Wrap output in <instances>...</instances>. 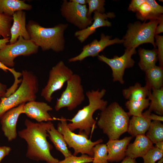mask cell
I'll use <instances>...</instances> for the list:
<instances>
[{"label":"cell","mask_w":163,"mask_h":163,"mask_svg":"<svg viewBox=\"0 0 163 163\" xmlns=\"http://www.w3.org/2000/svg\"><path fill=\"white\" fill-rule=\"evenodd\" d=\"M151 122L148 116V110L142 113L141 116H132L129 121L127 132L133 137L138 135H145Z\"/></svg>","instance_id":"ffe728a7"},{"label":"cell","mask_w":163,"mask_h":163,"mask_svg":"<svg viewBox=\"0 0 163 163\" xmlns=\"http://www.w3.org/2000/svg\"><path fill=\"white\" fill-rule=\"evenodd\" d=\"M145 2L149 5L157 15L159 16L163 13V7L158 4L155 0H146Z\"/></svg>","instance_id":"8d00e7d4"},{"label":"cell","mask_w":163,"mask_h":163,"mask_svg":"<svg viewBox=\"0 0 163 163\" xmlns=\"http://www.w3.org/2000/svg\"><path fill=\"white\" fill-rule=\"evenodd\" d=\"M13 21L12 16L0 13V35L3 38L10 36V30Z\"/></svg>","instance_id":"4dcf8cb0"},{"label":"cell","mask_w":163,"mask_h":163,"mask_svg":"<svg viewBox=\"0 0 163 163\" xmlns=\"http://www.w3.org/2000/svg\"><path fill=\"white\" fill-rule=\"evenodd\" d=\"M106 91L104 89L101 91L98 89L86 92L88 104L78 110L69 120L71 123H68V126L71 131L73 132L78 129V134L88 138L90 134L96 127V121L93 117L94 113L97 110H103L107 106V101L102 99Z\"/></svg>","instance_id":"7a4b0ae2"},{"label":"cell","mask_w":163,"mask_h":163,"mask_svg":"<svg viewBox=\"0 0 163 163\" xmlns=\"http://www.w3.org/2000/svg\"><path fill=\"white\" fill-rule=\"evenodd\" d=\"M60 11L62 16L67 21L77 27L80 30L90 26L93 18L87 16L88 8L86 5H81L71 0H63Z\"/></svg>","instance_id":"8fae6325"},{"label":"cell","mask_w":163,"mask_h":163,"mask_svg":"<svg viewBox=\"0 0 163 163\" xmlns=\"http://www.w3.org/2000/svg\"><path fill=\"white\" fill-rule=\"evenodd\" d=\"M153 144L163 141V125L161 122H151L145 135Z\"/></svg>","instance_id":"83f0119b"},{"label":"cell","mask_w":163,"mask_h":163,"mask_svg":"<svg viewBox=\"0 0 163 163\" xmlns=\"http://www.w3.org/2000/svg\"><path fill=\"white\" fill-rule=\"evenodd\" d=\"M93 160L92 157L86 154H82L79 156L72 155L62 161H59L58 163H88L92 162Z\"/></svg>","instance_id":"836d02e7"},{"label":"cell","mask_w":163,"mask_h":163,"mask_svg":"<svg viewBox=\"0 0 163 163\" xmlns=\"http://www.w3.org/2000/svg\"><path fill=\"white\" fill-rule=\"evenodd\" d=\"M7 89V85L0 82V98L4 97Z\"/></svg>","instance_id":"b9f144b4"},{"label":"cell","mask_w":163,"mask_h":163,"mask_svg":"<svg viewBox=\"0 0 163 163\" xmlns=\"http://www.w3.org/2000/svg\"><path fill=\"white\" fill-rule=\"evenodd\" d=\"M81 82L80 75L73 74L67 82L65 89L56 101L55 106L56 111H58L64 107L72 111L82 103L85 97Z\"/></svg>","instance_id":"ba28073f"},{"label":"cell","mask_w":163,"mask_h":163,"mask_svg":"<svg viewBox=\"0 0 163 163\" xmlns=\"http://www.w3.org/2000/svg\"><path fill=\"white\" fill-rule=\"evenodd\" d=\"M93 152L92 163H108L106 144L99 143L96 145L93 148Z\"/></svg>","instance_id":"f1b7e54d"},{"label":"cell","mask_w":163,"mask_h":163,"mask_svg":"<svg viewBox=\"0 0 163 163\" xmlns=\"http://www.w3.org/2000/svg\"><path fill=\"white\" fill-rule=\"evenodd\" d=\"M159 20H151L147 23H142L137 21L130 24L123 39L124 47L127 48H136L142 44L149 43L155 48V31L158 24Z\"/></svg>","instance_id":"8992f818"},{"label":"cell","mask_w":163,"mask_h":163,"mask_svg":"<svg viewBox=\"0 0 163 163\" xmlns=\"http://www.w3.org/2000/svg\"><path fill=\"white\" fill-rule=\"evenodd\" d=\"M86 3L88 4V8L87 16L91 17L92 13L96 11L101 13L105 11L104 6L105 1L104 0H86Z\"/></svg>","instance_id":"d6a6232c"},{"label":"cell","mask_w":163,"mask_h":163,"mask_svg":"<svg viewBox=\"0 0 163 163\" xmlns=\"http://www.w3.org/2000/svg\"><path fill=\"white\" fill-rule=\"evenodd\" d=\"M47 131L49 135V137L56 149L60 152L65 158L72 155L68 148L63 136L55 128L53 123Z\"/></svg>","instance_id":"603a6c76"},{"label":"cell","mask_w":163,"mask_h":163,"mask_svg":"<svg viewBox=\"0 0 163 163\" xmlns=\"http://www.w3.org/2000/svg\"><path fill=\"white\" fill-rule=\"evenodd\" d=\"M145 85L150 90L159 89L163 86V67L156 65L145 71Z\"/></svg>","instance_id":"44dd1931"},{"label":"cell","mask_w":163,"mask_h":163,"mask_svg":"<svg viewBox=\"0 0 163 163\" xmlns=\"http://www.w3.org/2000/svg\"><path fill=\"white\" fill-rule=\"evenodd\" d=\"M148 116L149 118L151 120H157L160 121H163V116L158 115L155 114L151 113L148 110Z\"/></svg>","instance_id":"60d3db41"},{"label":"cell","mask_w":163,"mask_h":163,"mask_svg":"<svg viewBox=\"0 0 163 163\" xmlns=\"http://www.w3.org/2000/svg\"><path fill=\"white\" fill-rule=\"evenodd\" d=\"M133 138L131 136L120 140L109 139L106 144L108 162H118L123 159L127 146Z\"/></svg>","instance_id":"e0dca14e"},{"label":"cell","mask_w":163,"mask_h":163,"mask_svg":"<svg viewBox=\"0 0 163 163\" xmlns=\"http://www.w3.org/2000/svg\"><path fill=\"white\" fill-rule=\"evenodd\" d=\"M11 150V149L9 147L0 146V163L4 158L9 154Z\"/></svg>","instance_id":"f35d334b"},{"label":"cell","mask_w":163,"mask_h":163,"mask_svg":"<svg viewBox=\"0 0 163 163\" xmlns=\"http://www.w3.org/2000/svg\"><path fill=\"white\" fill-rule=\"evenodd\" d=\"M94 13L92 18L94 22L85 29L77 31L75 33V36L82 43L94 33L97 28L102 27L111 26V23L107 19L113 18L115 17L113 12L101 13L95 11Z\"/></svg>","instance_id":"9a60e30c"},{"label":"cell","mask_w":163,"mask_h":163,"mask_svg":"<svg viewBox=\"0 0 163 163\" xmlns=\"http://www.w3.org/2000/svg\"><path fill=\"white\" fill-rule=\"evenodd\" d=\"M60 122L57 126V130L64 137L68 147L72 148L74 152L73 155L76 156L79 153L86 154L93 157V149L96 145L103 142L102 139L92 142L85 136L76 134L71 131L68 126L66 119L62 116L59 119Z\"/></svg>","instance_id":"52a82bcc"},{"label":"cell","mask_w":163,"mask_h":163,"mask_svg":"<svg viewBox=\"0 0 163 163\" xmlns=\"http://www.w3.org/2000/svg\"><path fill=\"white\" fill-rule=\"evenodd\" d=\"M52 110V108L47 103L34 101L25 103L24 113L38 123L51 121L53 119L49 112Z\"/></svg>","instance_id":"2e32d148"},{"label":"cell","mask_w":163,"mask_h":163,"mask_svg":"<svg viewBox=\"0 0 163 163\" xmlns=\"http://www.w3.org/2000/svg\"><path fill=\"white\" fill-rule=\"evenodd\" d=\"M111 38L110 36L102 33L99 41L95 39L90 43L84 46L81 53L77 56L69 59V62H81L88 57H93L97 56L99 53L106 47L116 43H123L124 42L123 39L120 40L116 38L111 39Z\"/></svg>","instance_id":"4fadbf2b"},{"label":"cell","mask_w":163,"mask_h":163,"mask_svg":"<svg viewBox=\"0 0 163 163\" xmlns=\"http://www.w3.org/2000/svg\"><path fill=\"white\" fill-rule=\"evenodd\" d=\"M145 2V0H132L129 4L128 10L133 12H137L140 6Z\"/></svg>","instance_id":"74e56055"},{"label":"cell","mask_w":163,"mask_h":163,"mask_svg":"<svg viewBox=\"0 0 163 163\" xmlns=\"http://www.w3.org/2000/svg\"><path fill=\"white\" fill-rule=\"evenodd\" d=\"M155 144L156 147L163 152V141L158 142Z\"/></svg>","instance_id":"f6af8a7d"},{"label":"cell","mask_w":163,"mask_h":163,"mask_svg":"<svg viewBox=\"0 0 163 163\" xmlns=\"http://www.w3.org/2000/svg\"><path fill=\"white\" fill-rule=\"evenodd\" d=\"M163 152L153 146L142 157L144 163H155L163 158Z\"/></svg>","instance_id":"1f68e13d"},{"label":"cell","mask_w":163,"mask_h":163,"mask_svg":"<svg viewBox=\"0 0 163 163\" xmlns=\"http://www.w3.org/2000/svg\"><path fill=\"white\" fill-rule=\"evenodd\" d=\"M136 49H126L122 56H115L112 59L108 58L102 55L97 56L99 60L106 63L111 68L113 82L118 81L122 84H124L123 76L125 69L133 67L135 63L132 56L136 53Z\"/></svg>","instance_id":"7c38bea8"},{"label":"cell","mask_w":163,"mask_h":163,"mask_svg":"<svg viewBox=\"0 0 163 163\" xmlns=\"http://www.w3.org/2000/svg\"><path fill=\"white\" fill-rule=\"evenodd\" d=\"M121 163H137L135 159H132L127 156L123 159V160Z\"/></svg>","instance_id":"ee69618b"},{"label":"cell","mask_w":163,"mask_h":163,"mask_svg":"<svg viewBox=\"0 0 163 163\" xmlns=\"http://www.w3.org/2000/svg\"><path fill=\"white\" fill-rule=\"evenodd\" d=\"M137 12V18L142 21H145L148 19H158L161 16L157 15L146 2L140 6Z\"/></svg>","instance_id":"f546056e"},{"label":"cell","mask_w":163,"mask_h":163,"mask_svg":"<svg viewBox=\"0 0 163 163\" xmlns=\"http://www.w3.org/2000/svg\"><path fill=\"white\" fill-rule=\"evenodd\" d=\"M0 69H2L5 72L9 71L14 76V82L11 88L13 90H16L18 87V84L21 83L22 79H19V78L22 76L21 72L16 71L14 68H8L0 62Z\"/></svg>","instance_id":"e575fe53"},{"label":"cell","mask_w":163,"mask_h":163,"mask_svg":"<svg viewBox=\"0 0 163 163\" xmlns=\"http://www.w3.org/2000/svg\"><path fill=\"white\" fill-rule=\"evenodd\" d=\"M72 1L77 4L85 5L86 4V0H71Z\"/></svg>","instance_id":"bcb514c9"},{"label":"cell","mask_w":163,"mask_h":163,"mask_svg":"<svg viewBox=\"0 0 163 163\" xmlns=\"http://www.w3.org/2000/svg\"><path fill=\"white\" fill-rule=\"evenodd\" d=\"M130 117L118 103L114 102L101 111L97 124L109 139H119L127 132Z\"/></svg>","instance_id":"277c9868"},{"label":"cell","mask_w":163,"mask_h":163,"mask_svg":"<svg viewBox=\"0 0 163 163\" xmlns=\"http://www.w3.org/2000/svg\"><path fill=\"white\" fill-rule=\"evenodd\" d=\"M140 60L138 65L140 69L145 72L155 66L158 60L157 50H152L139 48L138 50Z\"/></svg>","instance_id":"d4e9b609"},{"label":"cell","mask_w":163,"mask_h":163,"mask_svg":"<svg viewBox=\"0 0 163 163\" xmlns=\"http://www.w3.org/2000/svg\"><path fill=\"white\" fill-rule=\"evenodd\" d=\"M151 91L145 85L142 86L140 84L136 82L134 85L123 89L122 94L128 101H136L146 98Z\"/></svg>","instance_id":"cb8c5ba5"},{"label":"cell","mask_w":163,"mask_h":163,"mask_svg":"<svg viewBox=\"0 0 163 163\" xmlns=\"http://www.w3.org/2000/svg\"><path fill=\"white\" fill-rule=\"evenodd\" d=\"M31 5L20 0H0V13L12 16L14 13L19 11L30 10Z\"/></svg>","instance_id":"7402d4cb"},{"label":"cell","mask_w":163,"mask_h":163,"mask_svg":"<svg viewBox=\"0 0 163 163\" xmlns=\"http://www.w3.org/2000/svg\"><path fill=\"white\" fill-rule=\"evenodd\" d=\"M155 38L156 43L158 47L157 50L158 59L159 60L160 66H163V36L155 35Z\"/></svg>","instance_id":"d590c367"},{"label":"cell","mask_w":163,"mask_h":163,"mask_svg":"<svg viewBox=\"0 0 163 163\" xmlns=\"http://www.w3.org/2000/svg\"><path fill=\"white\" fill-rule=\"evenodd\" d=\"M148 97L151 101L148 110L153 111L159 115H163V87L159 89L152 90Z\"/></svg>","instance_id":"484cf974"},{"label":"cell","mask_w":163,"mask_h":163,"mask_svg":"<svg viewBox=\"0 0 163 163\" xmlns=\"http://www.w3.org/2000/svg\"><path fill=\"white\" fill-rule=\"evenodd\" d=\"M39 47L31 40L20 36L15 43L6 45L0 49V62L7 67L13 68L14 59L21 56H28L37 53Z\"/></svg>","instance_id":"9c48e42d"},{"label":"cell","mask_w":163,"mask_h":163,"mask_svg":"<svg viewBox=\"0 0 163 163\" xmlns=\"http://www.w3.org/2000/svg\"><path fill=\"white\" fill-rule=\"evenodd\" d=\"M13 23L10 30V44L17 41L20 36L26 40H30L26 25V13L23 11L15 12L12 16Z\"/></svg>","instance_id":"ac0fdd59"},{"label":"cell","mask_w":163,"mask_h":163,"mask_svg":"<svg viewBox=\"0 0 163 163\" xmlns=\"http://www.w3.org/2000/svg\"><path fill=\"white\" fill-rule=\"evenodd\" d=\"M21 73L22 79L19 87L8 97L0 98V119L10 109L36 99L39 87L37 77L32 72L26 70Z\"/></svg>","instance_id":"5b68a950"},{"label":"cell","mask_w":163,"mask_h":163,"mask_svg":"<svg viewBox=\"0 0 163 163\" xmlns=\"http://www.w3.org/2000/svg\"><path fill=\"white\" fill-rule=\"evenodd\" d=\"M163 162V158L159 160L158 161L157 163H162Z\"/></svg>","instance_id":"7dc6e473"},{"label":"cell","mask_w":163,"mask_h":163,"mask_svg":"<svg viewBox=\"0 0 163 163\" xmlns=\"http://www.w3.org/2000/svg\"><path fill=\"white\" fill-rule=\"evenodd\" d=\"M73 74L72 71L62 61L59 62L50 70L47 82L41 91V96L46 101L50 102L53 93L61 89Z\"/></svg>","instance_id":"30bf717a"},{"label":"cell","mask_w":163,"mask_h":163,"mask_svg":"<svg viewBox=\"0 0 163 163\" xmlns=\"http://www.w3.org/2000/svg\"><path fill=\"white\" fill-rule=\"evenodd\" d=\"M25 104L23 103L8 110L0 119L2 130L9 141L15 139L17 137V122L20 115L24 113Z\"/></svg>","instance_id":"5bb4252c"},{"label":"cell","mask_w":163,"mask_h":163,"mask_svg":"<svg viewBox=\"0 0 163 163\" xmlns=\"http://www.w3.org/2000/svg\"><path fill=\"white\" fill-rule=\"evenodd\" d=\"M1 102V99H0V104Z\"/></svg>","instance_id":"c3c4849f"},{"label":"cell","mask_w":163,"mask_h":163,"mask_svg":"<svg viewBox=\"0 0 163 163\" xmlns=\"http://www.w3.org/2000/svg\"><path fill=\"white\" fill-rule=\"evenodd\" d=\"M67 24H59L52 27H43L37 22L30 21L26 25L30 40L43 51L51 50L56 52L64 49L65 30Z\"/></svg>","instance_id":"3957f363"},{"label":"cell","mask_w":163,"mask_h":163,"mask_svg":"<svg viewBox=\"0 0 163 163\" xmlns=\"http://www.w3.org/2000/svg\"><path fill=\"white\" fill-rule=\"evenodd\" d=\"M133 143L128 145L126 152V156L135 159L142 157L148 150L153 146V144L145 135L136 136Z\"/></svg>","instance_id":"d6986e66"},{"label":"cell","mask_w":163,"mask_h":163,"mask_svg":"<svg viewBox=\"0 0 163 163\" xmlns=\"http://www.w3.org/2000/svg\"><path fill=\"white\" fill-rule=\"evenodd\" d=\"M10 37L0 39V49L3 48L7 43L9 42V40Z\"/></svg>","instance_id":"7bdbcfd3"},{"label":"cell","mask_w":163,"mask_h":163,"mask_svg":"<svg viewBox=\"0 0 163 163\" xmlns=\"http://www.w3.org/2000/svg\"><path fill=\"white\" fill-rule=\"evenodd\" d=\"M52 123L51 121L35 123L28 119L25 120L26 128L19 131L18 134L27 143V158L36 161H45L47 163L59 162L51 155L50 151L53 147L46 139L49 136L47 130Z\"/></svg>","instance_id":"6da1fadb"},{"label":"cell","mask_w":163,"mask_h":163,"mask_svg":"<svg viewBox=\"0 0 163 163\" xmlns=\"http://www.w3.org/2000/svg\"></svg>","instance_id":"681fc988"},{"label":"cell","mask_w":163,"mask_h":163,"mask_svg":"<svg viewBox=\"0 0 163 163\" xmlns=\"http://www.w3.org/2000/svg\"><path fill=\"white\" fill-rule=\"evenodd\" d=\"M149 102L148 98L138 100L128 101L125 105L130 116H139L142 115L143 110L149 107Z\"/></svg>","instance_id":"4316f807"},{"label":"cell","mask_w":163,"mask_h":163,"mask_svg":"<svg viewBox=\"0 0 163 163\" xmlns=\"http://www.w3.org/2000/svg\"><path fill=\"white\" fill-rule=\"evenodd\" d=\"M159 25L157 26L155 31V34L158 35L163 32V16L161 14L159 19Z\"/></svg>","instance_id":"ab89813d"}]
</instances>
